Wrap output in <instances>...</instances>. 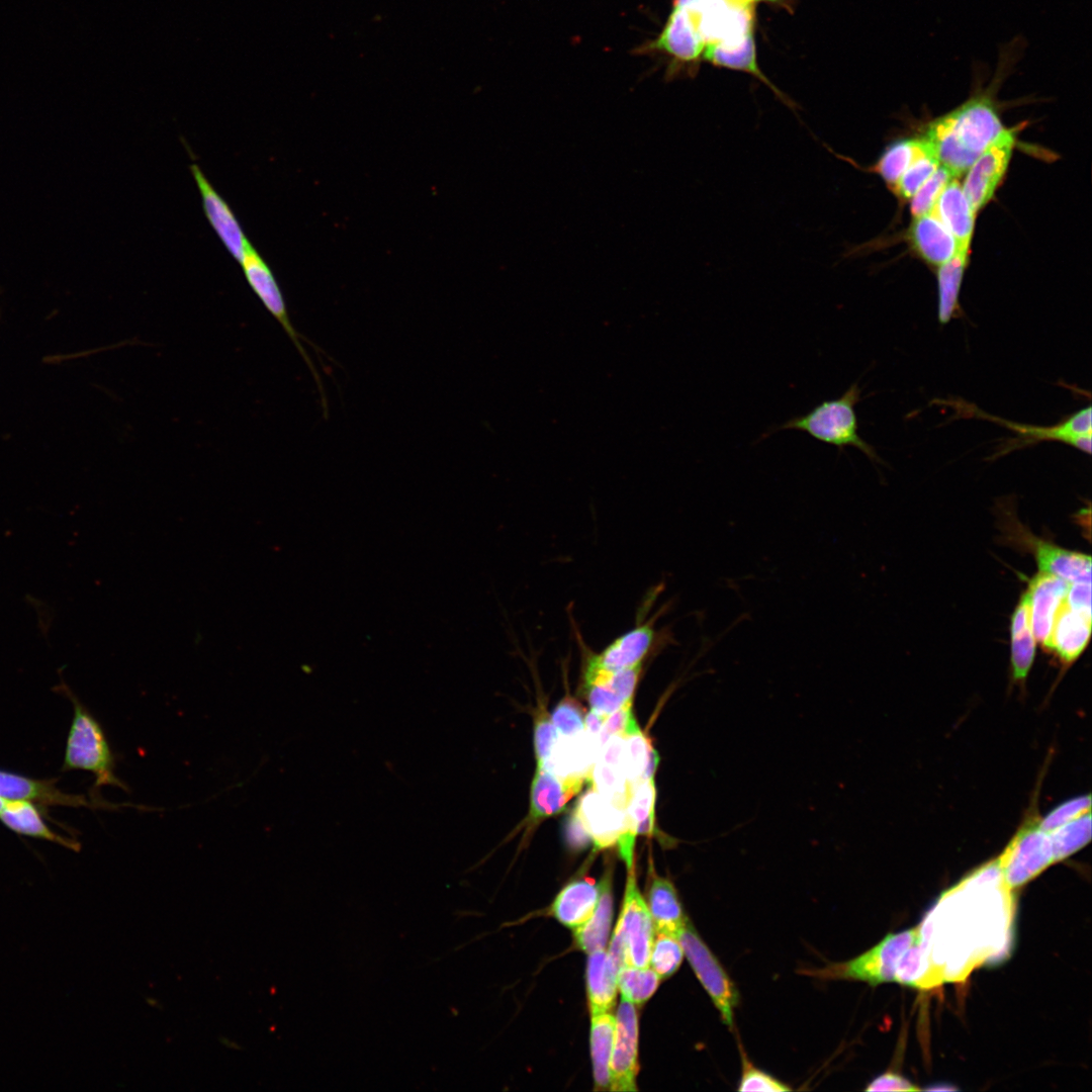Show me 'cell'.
<instances>
[{
  "label": "cell",
  "mask_w": 1092,
  "mask_h": 1092,
  "mask_svg": "<svg viewBox=\"0 0 1092 1092\" xmlns=\"http://www.w3.org/2000/svg\"><path fill=\"white\" fill-rule=\"evenodd\" d=\"M220 1041H221V1043H222L223 1045H225V1046H228V1048H232V1049H240V1046H239V1045H238V1044H237V1043H236L235 1041H231V1040H230L229 1038H223V1037H221V1038H220Z\"/></svg>",
  "instance_id": "obj_55"
},
{
  "label": "cell",
  "mask_w": 1092,
  "mask_h": 1092,
  "mask_svg": "<svg viewBox=\"0 0 1092 1092\" xmlns=\"http://www.w3.org/2000/svg\"><path fill=\"white\" fill-rule=\"evenodd\" d=\"M656 789L654 779L640 782L633 789L626 808L628 821L636 835L653 836L663 845L672 846L675 841L657 830L655 824Z\"/></svg>",
  "instance_id": "obj_33"
},
{
  "label": "cell",
  "mask_w": 1092,
  "mask_h": 1092,
  "mask_svg": "<svg viewBox=\"0 0 1092 1092\" xmlns=\"http://www.w3.org/2000/svg\"><path fill=\"white\" fill-rule=\"evenodd\" d=\"M919 1087L915 1086L905 1077L888 1071L876 1077L871 1081L866 1088V1091H919Z\"/></svg>",
  "instance_id": "obj_50"
},
{
  "label": "cell",
  "mask_w": 1092,
  "mask_h": 1092,
  "mask_svg": "<svg viewBox=\"0 0 1092 1092\" xmlns=\"http://www.w3.org/2000/svg\"><path fill=\"white\" fill-rule=\"evenodd\" d=\"M575 806L596 850L616 846L625 831H634L626 810L617 807L593 788L583 793Z\"/></svg>",
  "instance_id": "obj_16"
},
{
  "label": "cell",
  "mask_w": 1092,
  "mask_h": 1092,
  "mask_svg": "<svg viewBox=\"0 0 1092 1092\" xmlns=\"http://www.w3.org/2000/svg\"><path fill=\"white\" fill-rule=\"evenodd\" d=\"M599 896V883L589 878L575 879L557 894L551 905V915L563 925L576 929L592 916Z\"/></svg>",
  "instance_id": "obj_22"
},
{
  "label": "cell",
  "mask_w": 1092,
  "mask_h": 1092,
  "mask_svg": "<svg viewBox=\"0 0 1092 1092\" xmlns=\"http://www.w3.org/2000/svg\"><path fill=\"white\" fill-rule=\"evenodd\" d=\"M658 763L659 755L656 749L653 747L652 742L650 741L648 745L647 758L641 782L649 779H654V774L656 772Z\"/></svg>",
  "instance_id": "obj_53"
},
{
  "label": "cell",
  "mask_w": 1092,
  "mask_h": 1092,
  "mask_svg": "<svg viewBox=\"0 0 1092 1092\" xmlns=\"http://www.w3.org/2000/svg\"><path fill=\"white\" fill-rule=\"evenodd\" d=\"M704 59L716 66L747 72L766 84L788 106L792 101L786 97L761 73L756 63L755 46L752 34L735 44L708 43L704 48Z\"/></svg>",
  "instance_id": "obj_30"
},
{
  "label": "cell",
  "mask_w": 1092,
  "mask_h": 1092,
  "mask_svg": "<svg viewBox=\"0 0 1092 1092\" xmlns=\"http://www.w3.org/2000/svg\"><path fill=\"white\" fill-rule=\"evenodd\" d=\"M634 717L632 713V700L627 701L618 710L610 714L604 722L599 734L600 746L612 735H625L626 729Z\"/></svg>",
  "instance_id": "obj_47"
},
{
  "label": "cell",
  "mask_w": 1092,
  "mask_h": 1092,
  "mask_svg": "<svg viewBox=\"0 0 1092 1092\" xmlns=\"http://www.w3.org/2000/svg\"><path fill=\"white\" fill-rule=\"evenodd\" d=\"M551 721L559 736L569 737L584 731L582 708L569 696L564 697L553 709Z\"/></svg>",
  "instance_id": "obj_44"
},
{
  "label": "cell",
  "mask_w": 1092,
  "mask_h": 1092,
  "mask_svg": "<svg viewBox=\"0 0 1092 1092\" xmlns=\"http://www.w3.org/2000/svg\"><path fill=\"white\" fill-rule=\"evenodd\" d=\"M741 1056V1077L738 1091H764L784 1092L791 1091L792 1087L772 1075L757 1068L739 1045Z\"/></svg>",
  "instance_id": "obj_43"
},
{
  "label": "cell",
  "mask_w": 1092,
  "mask_h": 1092,
  "mask_svg": "<svg viewBox=\"0 0 1092 1092\" xmlns=\"http://www.w3.org/2000/svg\"><path fill=\"white\" fill-rule=\"evenodd\" d=\"M4 805H5V800H3L2 798H0V812H1V811H2V809L4 808Z\"/></svg>",
  "instance_id": "obj_56"
},
{
  "label": "cell",
  "mask_w": 1092,
  "mask_h": 1092,
  "mask_svg": "<svg viewBox=\"0 0 1092 1092\" xmlns=\"http://www.w3.org/2000/svg\"><path fill=\"white\" fill-rule=\"evenodd\" d=\"M922 936L921 926L887 934L878 944L846 962L830 963L822 968L802 970L819 980H849L871 986L895 982L901 960L908 948Z\"/></svg>",
  "instance_id": "obj_3"
},
{
  "label": "cell",
  "mask_w": 1092,
  "mask_h": 1092,
  "mask_svg": "<svg viewBox=\"0 0 1092 1092\" xmlns=\"http://www.w3.org/2000/svg\"><path fill=\"white\" fill-rule=\"evenodd\" d=\"M607 715L600 714L593 710L584 717V731L592 736L599 737L600 731L604 725Z\"/></svg>",
  "instance_id": "obj_52"
},
{
  "label": "cell",
  "mask_w": 1092,
  "mask_h": 1092,
  "mask_svg": "<svg viewBox=\"0 0 1092 1092\" xmlns=\"http://www.w3.org/2000/svg\"><path fill=\"white\" fill-rule=\"evenodd\" d=\"M655 639L653 621L638 624L613 640L600 653L590 652L584 669L615 672L640 665L654 646Z\"/></svg>",
  "instance_id": "obj_15"
},
{
  "label": "cell",
  "mask_w": 1092,
  "mask_h": 1092,
  "mask_svg": "<svg viewBox=\"0 0 1092 1092\" xmlns=\"http://www.w3.org/2000/svg\"><path fill=\"white\" fill-rule=\"evenodd\" d=\"M588 783L590 788L600 793L617 807L626 810L632 796L633 787L628 781L623 765L612 764L597 759Z\"/></svg>",
  "instance_id": "obj_36"
},
{
  "label": "cell",
  "mask_w": 1092,
  "mask_h": 1092,
  "mask_svg": "<svg viewBox=\"0 0 1092 1092\" xmlns=\"http://www.w3.org/2000/svg\"><path fill=\"white\" fill-rule=\"evenodd\" d=\"M933 149L918 157L903 173L893 191L898 196L911 198L939 166Z\"/></svg>",
  "instance_id": "obj_40"
},
{
  "label": "cell",
  "mask_w": 1092,
  "mask_h": 1092,
  "mask_svg": "<svg viewBox=\"0 0 1092 1092\" xmlns=\"http://www.w3.org/2000/svg\"><path fill=\"white\" fill-rule=\"evenodd\" d=\"M558 736L550 716L544 707L540 706L534 720V749L537 766H543L547 762Z\"/></svg>",
  "instance_id": "obj_45"
},
{
  "label": "cell",
  "mask_w": 1092,
  "mask_h": 1092,
  "mask_svg": "<svg viewBox=\"0 0 1092 1092\" xmlns=\"http://www.w3.org/2000/svg\"><path fill=\"white\" fill-rule=\"evenodd\" d=\"M860 400L861 388L855 381L837 398L824 400L806 414L795 416L769 428L758 441L779 431L795 430L806 433L819 442L836 447L839 453H844L845 448L852 447L862 452L872 462L883 464L875 447L863 440L858 433L855 406Z\"/></svg>",
  "instance_id": "obj_2"
},
{
  "label": "cell",
  "mask_w": 1092,
  "mask_h": 1092,
  "mask_svg": "<svg viewBox=\"0 0 1092 1092\" xmlns=\"http://www.w3.org/2000/svg\"><path fill=\"white\" fill-rule=\"evenodd\" d=\"M565 840L569 848L581 850L589 845L592 837L581 820L576 806L566 818L564 824Z\"/></svg>",
  "instance_id": "obj_48"
},
{
  "label": "cell",
  "mask_w": 1092,
  "mask_h": 1092,
  "mask_svg": "<svg viewBox=\"0 0 1092 1092\" xmlns=\"http://www.w3.org/2000/svg\"><path fill=\"white\" fill-rule=\"evenodd\" d=\"M660 980L652 968L625 966L618 973V988L622 998L642 1004L654 994Z\"/></svg>",
  "instance_id": "obj_38"
},
{
  "label": "cell",
  "mask_w": 1092,
  "mask_h": 1092,
  "mask_svg": "<svg viewBox=\"0 0 1092 1092\" xmlns=\"http://www.w3.org/2000/svg\"><path fill=\"white\" fill-rule=\"evenodd\" d=\"M958 413L969 417L992 421L1013 431L1016 435L1007 439L997 446L991 459H995L1024 447L1035 445L1039 442H1061L1070 445L1086 454L1091 453L1092 438V411L1091 405L1083 407L1066 417L1053 426H1033L1010 422L998 417L991 416L973 404L961 402L949 403Z\"/></svg>",
  "instance_id": "obj_4"
},
{
  "label": "cell",
  "mask_w": 1092,
  "mask_h": 1092,
  "mask_svg": "<svg viewBox=\"0 0 1092 1092\" xmlns=\"http://www.w3.org/2000/svg\"><path fill=\"white\" fill-rule=\"evenodd\" d=\"M624 737L623 766L628 781L634 788L642 780L650 739L640 729Z\"/></svg>",
  "instance_id": "obj_42"
},
{
  "label": "cell",
  "mask_w": 1092,
  "mask_h": 1092,
  "mask_svg": "<svg viewBox=\"0 0 1092 1092\" xmlns=\"http://www.w3.org/2000/svg\"><path fill=\"white\" fill-rule=\"evenodd\" d=\"M624 901L608 952L619 970L625 966L649 967L654 924L641 895L634 868L628 870Z\"/></svg>",
  "instance_id": "obj_6"
},
{
  "label": "cell",
  "mask_w": 1092,
  "mask_h": 1092,
  "mask_svg": "<svg viewBox=\"0 0 1092 1092\" xmlns=\"http://www.w3.org/2000/svg\"><path fill=\"white\" fill-rule=\"evenodd\" d=\"M954 177L946 167L939 165L912 197L911 212L914 217L930 212L943 189Z\"/></svg>",
  "instance_id": "obj_41"
},
{
  "label": "cell",
  "mask_w": 1092,
  "mask_h": 1092,
  "mask_svg": "<svg viewBox=\"0 0 1092 1092\" xmlns=\"http://www.w3.org/2000/svg\"><path fill=\"white\" fill-rule=\"evenodd\" d=\"M690 15L707 44H735L752 34L754 14L751 4L737 6L723 0H711Z\"/></svg>",
  "instance_id": "obj_13"
},
{
  "label": "cell",
  "mask_w": 1092,
  "mask_h": 1092,
  "mask_svg": "<svg viewBox=\"0 0 1092 1092\" xmlns=\"http://www.w3.org/2000/svg\"><path fill=\"white\" fill-rule=\"evenodd\" d=\"M931 210L954 237L958 249H969L976 212L954 178L943 189Z\"/></svg>",
  "instance_id": "obj_27"
},
{
  "label": "cell",
  "mask_w": 1092,
  "mask_h": 1092,
  "mask_svg": "<svg viewBox=\"0 0 1092 1092\" xmlns=\"http://www.w3.org/2000/svg\"><path fill=\"white\" fill-rule=\"evenodd\" d=\"M612 873L607 871L599 883L600 896L595 911L574 929L576 945L586 953L606 947L613 921Z\"/></svg>",
  "instance_id": "obj_28"
},
{
  "label": "cell",
  "mask_w": 1092,
  "mask_h": 1092,
  "mask_svg": "<svg viewBox=\"0 0 1092 1092\" xmlns=\"http://www.w3.org/2000/svg\"><path fill=\"white\" fill-rule=\"evenodd\" d=\"M190 171L199 190L207 220L229 253L241 263L252 244L230 205L216 192L200 167L193 163Z\"/></svg>",
  "instance_id": "obj_14"
},
{
  "label": "cell",
  "mask_w": 1092,
  "mask_h": 1092,
  "mask_svg": "<svg viewBox=\"0 0 1092 1092\" xmlns=\"http://www.w3.org/2000/svg\"><path fill=\"white\" fill-rule=\"evenodd\" d=\"M1065 603L1074 611L1091 618V581L1069 583Z\"/></svg>",
  "instance_id": "obj_49"
},
{
  "label": "cell",
  "mask_w": 1092,
  "mask_h": 1092,
  "mask_svg": "<svg viewBox=\"0 0 1092 1092\" xmlns=\"http://www.w3.org/2000/svg\"><path fill=\"white\" fill-rule=\"evenodd\" d=\"M723 1H725L728 4L737 5V6L751 4L750 0H723Z\"/></svg>",
  "instance_id": "obj_54"
},
{
  "label": "cell",
  "mask_w": 1092,
  "mask_h": 1092,
  "mask_svg": "<svg viewBox=\"0 0 1092 1092\" xmlns=\"http://www.w3.org/2000/svg\"><path fill=\"white\" fill-rule=\"evenodd\" d=\"M0 798L5 801H29L44 805L91 806L82 796L60 791L49 781H36L0 770Z\"/></svg>",
  "instance_id": "obj_23"
},
{
  "label": "cell",
  "mask_w": 1092,
  "mask_h": 1092,
  "mask_svg": "<svg viewBox=\"0 0 1092 1092\" xmlns=\"http://www.w3.org/2000/svg\"><path fill=\"white\" fill-rule=\"evenodd\" d=\"M656 934L657 937L653 940L651 948L649 965L660 979H666L678 970L685 952L675 936L664 933Z\"/></svg>",
  "instance_id": "obj_39"
},
{
  "label": "cell",
  "mask_w": 1092,
  "mask_h": 1092,
  "mask_svg": "<svg viewBox=\"0 0 1092 1092\" xmlns=\"http://www.w3.org/2000/svg\"><path fill=\"white\" fill-rule=\"evenodd\" d=\"M930 149L931 146L925 138L895 142L886 148L870 170L879 174L893 190L908 167Z\"/></svg>",
  "instance_id": "obj_34"
},
{
  "label": "cell",
  "mask_w": 1092,
  "mask_h": 1092,
  "mask_svg": "<svg viewBox=\"0 0 1092 1092\" xmlns=\"http://www.w3.org/2000/svg\"><path fill=\"white\" fill-rule=\"evenodd\" d=\"M124 344H126V343H118L116 345L99 347V348H96V349L82 350V351H79V352H74V353H69V354L47 355V356H44L42 358V361L46 364L56 365V364L63 363L65 361L84 358V357H87V356L92 355V354H96V353H100V352L112 349L114 347H120V346H122Z\"/></svg>",
  "instance_id": "obj_51"
},
{
  "label": "cell",
  "mask_w": 1092,
  "mask_h": 1092,
  "mask_svg": "<svg viewBox=\"0 0 1092 1092\" xmlns=\"http://www.w3.org/2000/svg\"><path fill=\"white\" fill-rule=\"evenodd\" d=\"M1069 582L1043 572L1035 574L1025 592L1029 604L1030 624L1035 640L1045 649L1054 621L1063 605Z\"/></svg>",
  "instance_id": "obj_17"
},
{
  "label": "cell",
  "mask_w": 1092,
  "mask_h": 1092,
  "mask_svg": "<svg viewBox=\"0 0 1092 1092\" xmlns=\"http://www.w3.org/2000/svg\"><path fill=\"white\" fill-rule=\"evenodd\" d=\"M638 1017L632 1002L622 998L615 1018L610 1060V1090L636 1091Z\"/></svg>",
  "instance_id": "obj_12"
},
{
  "label": "cell",
  "mask_w": 1092,
  "mask_h": 1092,
  "mask_svg": "<svg viewBox=\"0 0 1092 1092\" xmlns=\"http://www.w3.org/2000/svg\"><path fill=\"white\" fill-rule=\"evenodd\" d=\"M654 48L681 62H692L702 55L705 42L690 13L674 7Z\"/></svg>",
  "instance_id": "obj_25"
},
{
  "label": "cell",
  "mask_w": 1092,
  "mask_h": 1092,
  "mask_svg": "<svg viewBox=\"0 0 1092 1092\" xmlns=\"http://www.w3.org/2000/svg\"><path fill=\"white\" fill-rule=\"evenodd\" d=\"M584 782L580 778L561 779L545 766H537L531 786L528 824L536 825L560 813L567 802L580 792Z\"/></svg>",
  "instance_id": "obj_18"
},
{
  "label": "cell",
  "mask_w": 1092,
  "mask_h": 1092,
  "mask_svg": "<svg viewBox=\"0 0 1092 1092\" xmlns=\"http://www.w3.org/2000/svg\"><path fill=\"white\" fill-rule=\"evenodd\" d=\"M615 1017L609 1012L592 1014L590 1055L596 1090L610 1088V1060Z\"/></svg>",
  "instance_id": "obj_35"
},
{
  "label": "cell",
  "mask_w": 1092,
  "mask_h": 1092,
  "mask_svg": "<svg viewBox=\"0 0 1092 1092\" xmlns=\"http://www.w3.org/2000/svg\"><path fill=\"white\" fill-rule=\"evenodd\" d=\"M996 861L1005 887L1020 888L1056 862L1050 833L1040 828L1038 819L1028 821Z\"/></svg>",
  "instance_id": "obj_8"
},
{
  "label": "cell",
  "mask_w": 1092,
  "mask_h": 1092,
  "mask_svg": "<svg viewBox=\"0 0 1092 1092\" xmlns=\"http://www.w3.org/2000/svg\"><path fill=\"white\" fill-rule=\"evenodd\" d=\"M750 1H751V3H752L753 1H757V0H750Z\"/></svg>",
  "instance_id": "obj_57"
},
{
  "label": "cell",
  "mask_w": 1092,
  "mask_h": 1092,
  "mask_svg": "<svg viewBox=\"0 0 1092 1092\" xmlns=\"http://www.w3.org/2000/svg\"><path fill=\"white\" fill-rule=\"evenodd\" d=\"M618 973L619 968L605 948L588 953L586 990L592 1014L609 1012L614 1007Z\"/></svg>",
  "instance_id": "obj_26"
},
{
  "label": "cell",
  "mask_w": 1092,
  "mask_h": 1092,
  "mask_svg": "<svg viewBox=\"0 0 1092 1092\" xmlns=\"http://www.w3.org/2000/svg\"><path fill=\"white\" fill-rule=\"evenodd\" d=\"M67 739L64 769H83L95 776V787L114 786L127 791L116 777L113 752L99 722L76 699Z\"/></svg>",
  "instance_id": "obj_5"
},
{
  "label": "cell",
  "mask_w": 1092,
  "mask_h": 1092,
  "mask_svg": "<svg viewBox=\"0 0 1092 1092\" xmlns=\"http://www.w3.org/2000/svg\"><path fill=\"white\" fill-rule=\"evenodd\" d=\"M910 237L916 251L935 266L948 261L958 250L954 237L933 210L915 217Z\"/></svg>",
  "instance_id": "obj_24"
},
{
  "label": "cell",
  "mask_w": 1092,
  "mask_h": 1092,
  "mask_svg": "<svg viewBox=\"0 0 1092 1092\" xmlns=\"http://www.w3.org/2000/svg\"><path fill=\"white\" fill-rule=\"evenodd\" d=\"M1015 138L1013 128L1003 129L968 169L962 189L975 212L992 198L1009 164Z\"/></svg>",
  "instance_id": "obj_11"
},
{
  "label": "cell",
  "mask_w": 1092,
  "mask_h": 1092,
  "mask_svg": "<svg viewBox=\"0 0 1092 1092\" xmlns=\"http://www.w3.org/2000/svg\"><path fill=\"white\" fill-rule=\"evenodd\" d=\"M1090 795L1073 798L1062 803L1052 810L1043 819L1039 820V826L1042 830L1051 832L1090 812Z\"/></svg>",
  "instance_id": "obj_46"
},
{
  "label": "cell",
  "mask_w": 1092,
  "mask_h": 1092,
  "mask_svg": "<svg viewBox=\"0 0 1092 1092\" xmlns=\"http://www.w3.org/2000/svg\"><path fill=\"white\" fill-rule=\"evenodd\" d=\"M1004 533L1008 542L1034 556L1039 572L1058 576L1069 583L1091 581L1089 555L1064 549L1034 536L1010 515L1004 523Z\"/></svg>",
  "instance_id": "obj_10"
},
{
  "label": "cell",
  "mask_w": 1092,
  "mask_h": 1092,
  "mask_svg": "<svg viewBox=\"0 0 1092 1092\" xmlns=\"http://www.w3.org/2000/svg\"><path fill=\"white\" fill-rule=\"evenodd\" d=\"M1052 840L1055 861L1063 860L1083 846L1091 838L1090 812L1049 832Z\"/></svg>",
  "instance_id": "obj_37"
},
{
  "label": "cell",
  "mask_w": 1092,
  "mask_h": 1092,
  "mask_svg": "<svg viewBox=\"0 0 1092 1092\" xmlns=\"http://www.w3.org/2000/svg\"><path fill=\"white\" fill-rule=\"evenodd\" d=\"M1011 668L1014 680L1023 681L1028 675L1035 656L1036 640L1030 624L1027 596L1022 594L1011 616Z\"/></svg>",
  "instance_id": "obj_29"
},
{
  "label": "cell",
  "mask_w": 1092,
  "mask_h": 1092,
  "mask_svg": "<svg viewBox=\"0 0 1092 1092\" xmlns=\"http://www.w3.org/2000/svg\"><path fill=\"white\" fill-rule=\"evenodd\" d=\"M646 904L655 932L676 937L689 917L684 913L673 883L667 878L656 875L654 871L651 872Z\"/></svg>",
  "instance_id": "obj_21"
},
{
  "label": "cell",
  "mask_w": 1092,
  "mask_h": 1092,
  "mask_svg": "<svg viewBox=\"0 0 1092 1092\" xmlns=\"http://www.w3.org/2000/svg\"><path fill=\"white\" fill-rule=\"evenodd\" d=\"M240 264L242 266L244 276L253 292L257 295L264 307L268 310V312L277 321L280 327L284 330L285 334L291 340L294 347L306 363L308 369L310 370V373L313 376L315 384L317 385L324 412L326 414L328 412L327 398L325 396L322 380L314 364L312 363L310 357L304 349L302 342H307L312 347L315 346L310 341L306 340V338H304L294 328L292 322L290 321L282 290L276 280L272 269L253 246L247 251L245 257Z\"/></svg>",
  "instance_id": "obj_9"
},
{
  "label": "cell",
  "mask_w": 1092,
  "mask_h": 1092,
  "mask_svg": "<svg viewBox=\"0 0 1092 1092\" xmlns=\"http://www.w3.org/2000/svg\"><path fill=\"white\" fill-rule=\"evenodd\" d=\"M1091 635V618L1071 609L1064 601L1058 611L1046 649L1065 663L1074 662L1086 648Z\"/></svg>",
  "instance_id": "obj_20"
},
{
  "label": "cell",
  "mask_w": 1092,
  "mask_h": 1092,
  "mask_svg": "<svg viewBox=\"0 0 1092 1092\" xmlns=\"http://www.w3.org/2000/svg\"><path fill=\"white\" fill-rule=\"evenodd\" d=\"M969 249H958L956 254L939 266L937 272L938 304L937 317L940 325L963 314L959 295L964 271L968 261Z\"/></svg>",
  "instance_id": "obj_31"
},
{
  "label": "cell",
  "mask_w": 1092,
  "mask_h": 1092,
  "mask_svg": "<svg viewBox=\"0 0 1092 1092\" xmlns=\"http://www.w3.org/2000/svg\"><path fill=\"white\" fill-rule=\"evenodd\" d=\"M600 748L599 737L585 731L569 737L558 736L543 766L561 779L580 778L588 782Z\"/></svg>",
  "instance_id": "obj_19"
},
{
  "label": "cell",
  "mask_w": 1092,
  "mask_h": 1092,
  "mask_svg": "<svg viewBox=\"0 0 1092 1092\" xmlns=\"http://www.w3.org/2000/svg\"><path fill=\"white\" fill-rule=\"evenodd\" d=\"M1019 57L1013 42L1001 50L994 80L952 111L932 120L925 139L940 165L956 177L967 172L976 159L1004 129L992 92Z\"/></svg>",
  "instance_id": "obj_1"
},
{
  "label": "cell",
  "mask_w": 1092,
  "mask_h": 1092,
  "mask_svg": "<svg viewBox=\"0 0 1092 1092\" xmlns=\"http://www.w3.org/2000/svg\"><path fill=\"white\" fill-rule=\"evenodd\" d=\"M676 938L695 975L719 1011L722 1022L733 1029L734 1011L739 1004V993L733 981L690 919L680 928Z\"/></svg>",
  "instance_id": "obj_7"
},
{
  "label": "cell",
  "mask_w": 1092,
  "mask_h": 1092,
  "mask_svg": "<svg viewBox=\"0 0 1092 1092\" xmlns=\"http://www.w3.org/2000/svg\"><path fill=\"white\" fill-rule=\"evenodd\" d=\"M0 820L17 833L48 839L71 849L79 848L78 843L51 830L43 822L38 810L29 801H5L4 808L0 812Z\"/></svg>",
  "instance_id": "obj_32"
}]
</instances>
